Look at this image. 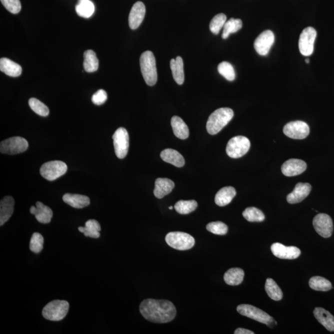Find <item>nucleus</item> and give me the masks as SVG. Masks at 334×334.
Returning <instances> with one entry per match:
<instances>
[{
  "label": "nucleus",
  "mask_w": 334,
  "mask_h": 334,
  "mask_svg": "<svg viewBox=\"0 0 334 334\" xmlns=\"http://www.w3.org/2000/svg\"><path fill=\"white\" fill-rule=\"evenodd\" d=\"M140 310L146 320L156 323L170 322L176 315V306L168 300H144L140 304Z\"/></svg>",
  "instance_id": "f257e3e1"
},
{
  "label": "nucleus",
  "mask_w": 334,
  "mask_h": 334,
  "mask_svg": "<svg viewBox=\"0 0 334 334\" xmlns=\"http://www.w3.org/2000/svg\"><path fill=\"white\" fill-rule=\"evenodd\" d=\"M234 116V111L230 108L216 110L208 120L206 128L211 135L218 134L231 121Z\"/></svg>",
  "instance_id": "f03ea898"
},
{
  "label": "nucleus",
  "mask_w": 334,
  "mask_h": 334,
  "mask_svg": "<svg viewBox=\"0 0 334 334\" xmlns=\"http://www.w3.org/2000/svg\"><path fill=\"white\" fill-rule=\"evenodd\" d=\"M140 66L144 80L148 85L154 86L158 82L156 61L152 52L146 51L140 57Z\"/></svg>",
  "instance_id": "7ed1b4c3"
},
{
  "label": "nucleus",
  "mask_w": 334,
  "mask_h": 334,
  "mask_svg": "<svg viewBox=\"0 0 334 334\" xmlns=\"http://www.w3.org/2000/svg\"><path fill=\"white\" fill-rule=\"evenodd\" d=\"M69 309L68 302L64 300H54L44 308L42 315L46 320L60 322L66 317Z\"/></svg>",
  "instance_id": "20e7f679"
},
{
  "label": "nucleus",
  "mask_w": 334,
  "mask_h": 334,
  "mask_svg": "<svg viewBox=\"0 0 334 334\" xmlns=\"http://www.w3.org/2000/svg\"><path fill=\"white\" fill-rule=\"evenodd\" d=\"M166 241L168 246L180 250L192 249L195 244V240L192 236L180 232H170L166 234Z\"/></svg>",
  "instance_id": "39448f33"
},
{
  "label": "nucleus",
  "mask_w": 334,
  "mask_h": 334,
  "mask_svg": "<svg viewBox=\"0 0 334 334\" xmlns=\"http://www.w3.org/2000/svg\"><path fill=\"white\" fill-rule=\"evenodd\" d=\"M250 146V140L246 137L238 136L232 138L227 144L226 152L230 158H238L248 152Z\"/></svg>",
  "instance_id": "423d86ee"
},
{
  "label": "nucleus",
  "mask_w": 334,
  "mask_h": 334,
  "mask_svg": "<svg viewBox=\"0 0 334 334\" xmlns=\"http://www.w3.org/2000/svg\"><path fill=\"white\" fill-rule=\"evenodd\" d=\"M236 310L240 314L268 326H272L274 322V320L268 313L252 305L240 304L237 306Z\"/></svg>",
  "instance_id": "0eeeda50"
},
{
  "label": "nucleus",
  "mask_w": 334,
  "mask_h": 334,
  "mask_svg": "<svg viewBox=\"0 0 334 334\" xmlns=\"http://www.w3.org/2000/svg\"><path fill=\"white\" fill-rule=\"evenodd\" d=\"M67 170V165L64 162L54 160L43 164L40 172L44 178L48 181H54L66 174Z\"/></svg>",
  "instance_id": "6e6552de"
},
{
  "label": "nucleus",
  "mask_w": 334,
  "mask_h": 334,
  "mask_svg": "<svg viewBox=\"0 0 334 334\" xmlns=\"http://www.w3.org/2000/svg\"><path fill=\"white\" fill-rule=\"evenodd\" d=\"M28 147L27 140L22 137L16 136L2 142L0 144V151L2 154L15 155L25 152Z\"/></svg>",
  "instance_id": "1a4fd4ad"
},
{
  "label": "nucleus",
  "mask_w": 334,
  "mask_h": 334,
  "mask_svg": "<svg viewBox=\"0 0 334 334\" xmlns=\"http://www.w3.org/2000/svg\"><path fill=\"white\" fill-rule=\"evenodd\" d=\"M316 36V30L312 27H308L302 31L300 36L298 46L300 53L302 56H312L314 52V42Z\"/></svg>",
  "instance_id": "9d476101"
},
{
  "label": "nucleus",
  "mask_w": 334,
  "mask_h": 334,
  "mask_svg": "<svg viewBox=\"0 0 334 334\" xmlns=\"http://www.w3.org/2000/svg\"><path fill=\"white\" fill-rule=\"evenodd\" d=\"M114 151L117 158H124L128 152L129 134L124 128H119L113 135Z\"/></svg>",
  "instance_id": "9b49d317"
},
{
  "label": "nucleus",
  "mask_w": 334,
  "mask_h": 334,
  "mask_svg": "<svg viewBox=\"0 0 334 334\" xmlns=\"http://www.w3.org/2000/svg\"><path fill=\"white\" fill-rule=\"evenodd\" d=\"M308 124L304 122L294 121L287 124L283 132L286 136L294 140H304L310 134Z\"/></svg>",
  "instance_id": "f8f14e48"
},
{
  "label": "nucleus",
  "mask_w": 334,
  "mask_h": 334,
  "mask_svg": "<svg viewBox=\"0 0 334 334\" xmlns=\"http://www.w3.org/2000/svg\"><path fill=\"white\" fill-rule=\"evenodd\" d=\"M312 224L316 232L323 238H328L332 236L333 222L330 216L319 214L314 216Z\"/></svg>",
  "instance_id": "ddd939ff"
},
{
  "label": "nucleus",
  "mask_w": 334,
  "mask_h": 334,
  "mask_svg": "<svg viewBox=\"0 0 334 334\" xmlns=\"http://www.w3.org/2000/svg\"><path fill=\"white\" fill-rule=\"evenodd\" d=\"M275 41V36L272 31H264L256 39L254 44V48L260 56H266L270 52Z\"/></svg>",
  "instance_id": "4468645a"
},
{
  "label": "nucleus",
  "mask_w": 334,
  "mask_h": 334,
  "mask_svg": "<svg viewBox=\"0 0 334 334\" xmlns=\"http://www.w3.org/2000/svg\"><path fill=\"white\" fill-rule=\"evenodd\" d=\"M271 250L276 258L282 260H294L301 254V250L296 246H286L279 242L271 246Z\"/></svg>",
  "instance_id": "2eb2a0df"
},
{
  "label": "nucleus",
  "mask_w": 334,
  "mask_h": 334,
  "mask_svg": "<svg viewBox=\"0 0 334 334\" xmlns=\"http://www.w3.org/2000/svg\"><path fill=\"white\" fill-rule=\"evenodd\" d=\"M306 168L307 164L304 161L292 158L284 163L281 167V170L284 176H294L304 173Z\"/></svg>",
  "instance_id": "dca6fc26"
},
{
  "label": "nucleus",
  "mask_w": 334,
  "mask_h": 334,
  "mask_svg": "<svg viewBox=\"0 0 334 334\" xmlns=\"http://www.w3.org/2000/svg\"><path fill=\"white\" fill-rule=\"evenodd\" d=\"M312 189V185L310 184L298 182L294 187V191L287 196V202L292 204L302 202L310 194Z\"/></svg>",
  "instance_id": "f3484780"
},
{
  "label": "nucleus",
  "mask_w": 334,
  "mask_h": 334,
  "mask_svg": "<svg viewBox=\"0 0 334 334\" xmlns=\"http://www.w3.org/2000/svg\"><path fill=\"white\" fill-rule=\"evenodd\" d=\"M146 14V7L142 2H138L133 5L129 15V26L132 30H136L143 22Z\"/></svg>",
  "instance_id": "a211bd4d"
},
{
  "label": "nucleus",
  "mask_w": 334,
  "mask_h": 334,
  "mask_svg": "<svg viewBox=\"0 0 334 334\" xmlns=\"http://www.w3.org/2000/svg\"><path fill=\"white\" fill-rule=\"evenodd\" d=\"M30 212L31 214L36 216V220L41 224H46L50 222L53 216V211L51 208L41 202H36V207L32 206Z\"/></svg>",
  "instance_id": "6ab92c4d"
},
{
  "label": "nucleus",
  "mask_w": 334,
  "mask_h": 334,
  "mask_svg": "<svg viewBox=\"0 0 334 334\" xmlns=\"http://www.w3.org/2000/svg\"><path fill=\"white\" fill-rule=\"evenodd\" d=\"M14 200L12 196H5L0 202V226L9 220L14 211Z\"/></svg>",
  "instance_id": "aec40b11"
},
{
  "label": "nucleus",
  "mask_w": 334,
  "mask_h": 334,
  "mask_svg": "<svg viewBox=\"0 0 334 334\" xmlns=\"http://www.w3.org/2000/svg\"><path fill=\"white\" fill-rule=\"evenodd\" d=\"M174 184L173 181L168 178H158L155 182V188L154 194L158 199H162L167 194H170L174 188Z\"/></svg>",
  "instance_id": "412c9836"
},
{
  "label": "nucleus",
  "mask_w": 334,
  "mask_h": 334,
  "mask_svg": "<svg viewBox=\"0 0 334 334\" xmlns=\"http://www.w3.org/2000/svg\"><path fill=\"white\" fill-rule=\"evenodd\" d=\"M316 319L324 327L326 330L334 332V317L328 310L322 308H316L314 310Z\"/></svg>",
  "instance_id": "4be33fe9"
},
{
  "label": "nucleus",
  "mask_w": 334,
  "mask_h": 334,
  "mask_svg": "<svg viewBox=\"0 0 334 334\" xmlns=\"http://www.w3.org/2000/svg\"><path fill=\"white\" fill-rule=\"evenodd\" d=\"M236 194V189L232 186L223 188L216 193L215 202L216 205L224 207L232 202Z\"/></svg>",
  "instance_id": "5701e85b"
},
{
  "label": "nucleus",
  "mask_w": 334,
  "mask_h": 334,
  "mask_svg": "<svg viewBox=\"0 0 334 334\" xmlns=\"http://www.w3.org/2000/svg\"><path fill=\"white\" fill-rule=\"evenodd\" d=\"M0 70L11 77L20 76L22 73V68L19 64L6 58L0 60Z\"/></svg>",
  "instance_id": "b1692460"
},
{
  "label": "nucleus",
  "mask_w": 334,
  "mask_h": 334,
  "mask_svg": "<svg viewBox=\"0 0 334 334\" xmlns=\"http://www.w3.org/2000/svg\"><path fill=\"white\" fill-rule=\"evenodd\" d=\"M160 158L166 162L171 164L176 167L184 166L185 164L184 156L178 151L172 148H166L162 151Z\"/></svg>",
  "instance_id": "393cba45"
},
{
  "label": "nucleus",
  "mask_w": 334,
  "mask_h": 334,
  "mask_svg": "<svg viewBox=\"0 0 334 334\" xmlns=\"http://www.w3.org/2000/svg\"><path fill=\"white\" fill-rule=\"evenodd\" d=\"M62 200L76 208H82L90 204V198L82 194H66L62 197Z\"/></svg>",
  "instance_id": "a878e982"
},
{
  "label": "nucleus",
  "mask_w": 334,
  "mask_h": 334,
  "mask_svg": "<svg viewBox=\"0 0 334 334\" xmlns=\"http://www.w3.org/2000/svg\"><path fill=\"white\" fill-rule=\"evenodd\" d=\"M172 129L176 138L181 140H186L189 137V128L187 125L179 116H174L171 120Z\"/></svg>",
  "instance_id": "bb28decb"
},
{
  "label": "nucleus",
  "mask_w": 334,
  "mask_h": 334,
  "mask_svg": "<svg viewBox=\"0 0 334 334\" xmlns=\"http://www.w3.org/2000/svg\"><path fill=\"white\" fill-rule=\"evenodd\" d=\"M184 65L182 57L177 56L176 59H172L170 61V68L174 80L179 85L184 82Z\"/></svg>",
  "instance_id": "cd10ccee"
},
{
  "label": "nucleus",
  "mask_w": 334,
  "mask_h": 334,
  "mask_svg": "<svg viewBox=\"0 0 334 334\" xmlns=\"http://www.w3.org/2000/svg\"><path fill=\"white\" fill-rule=\"evenodd\" d=\"M244 270L240 268H232L224 274V278L226 283L229 286H238L244 281Z\"/></svg>",
  "instance_id": "c85d7f7f"
},
{
  "label": "nucleus",
  "mask_w": 334,
  "mask_h": 334,
  "mask_svg": "<svg viewBox=\"0 0 334 334\" xmlns=\"http://www.w3.org/2000/svg\"><path fill=\"white\" fill-rule=\"evenodd\" d=\"M79 231L83 233L86 236L92 238H98L100 236L101 226L98 221L90 219L86 222L84 227L80 226Z\"/></svg>",
  "instance_id": "c756f323"
},
{
  "label": "nucleus",
  "mask_w": 334,
  "mask_h": 334,
  "mask_svg": "<svg viewBox=\"0 0 334 334\" xmlns=\"http://www.w3.org/2000/svg\"><path fill=\"white\" fill-rule=\"evenodd\" d=\"M84 68L88 72L98 71V60L96 54L92 50H88L84 54Z\"/></svg>",
  "instance_id": "7c9ffc66"
},
{
  "label": "nucleus",
  "mask_w": 334,
  "mask_h": 334,
  "mask_svg": "<svg viewBox=\"0 0 334 334\" xmlns=\"http://www.w3.org/2000/svg\"><path fill=\"white\" fill-rule=\"evenodd\" d=\"M95 11L94 4L90 0H78L76 12L80 17L88 18L92 16Z\"/></svg>",
  "instance_id": "2f4dec72"
},
{
  "label": "nucleus",
  "mask_w": 334,
  "mask_h": 334,
  "mask_svg": "<svg viewBox=\"0 0 334 334\" xmlns=\"http://www.w3.org/2000/svg\"><path fill=\"white\" fill-rule=\"evenodd\" d=\"M309 286L310 288L316 291L328 292L332 288L330 282L320 276H314L310 278Z\"/></svg>",
  "instance_id": "473e14b6"
},
{
  "label": "nucleus",
  "mask_w": 334,
  "mask_h": 334,
  "mask_svg": "<svg viewBox=\"0 0 334 334\" xmlns=\"http://www.w3.org/2000/svg\"><path fill=\"white\" fill-rule=\"evenodd\" d=\"M265 289L268 296L274 301H280L283 298V293L280 287L273 279L268 278L266 280Z\"/></svg>",
  "instance_id": "72a5a7b5"
},
{
  "label": "nucleus",
  "mask_w": 334,
  "mask_h": 334,
  "mask_svg": "<svg viewBox=\"0 0 334 334\" xmlns=\"http://www.w3.org/2000/svg\"><path fill=\"white\" fill-rule=\"evenodd\" d=\"M242 26V20L240 19L231 18L226 22L224 26L222 38L226 39L231 34L236 33L241 30Z\"/></svg>",
  "instance_id": "f704fd0d"
},
{
  "label": "nucleus",
  "mask_w": 334,
  "mask_h": 334,
  "mask_svg": "<svg viewBox=\"0 0 334 334\" xmlns=\"http://www.w3.org/2000/svg\"><path fill=\"white\" fill-rule=\"evenodd\" d=\"M197 207L198 203L194 200H181L174 205V208L176 212L180 214H188L196 210Z\"/></svg>",
  "instance_id": "c9c22d12"
},
{
  "label": "nucleus",
  "mask_w": 334,
  "mask_h": 334,
  "mask_svg": "<svg viewBox=\"0 0 334 334\" xmlns=\"http://www.w3.org/2000/svg\"><path fill=\"white\" fill-rule=\"evenodd\" d=\"M242 216L250 222H262L265 219L262 211L254 207L246 208L242 212Z\"/></svg>",
  "instance_id": "e433bc0d"
},
{
  "label": "nucleus",
  "mask_w": 334,
  "mask_h": 334,
  "mask_svg": "<svg viewBox=\"0 0 334 334\" xmlns=\"http://www.w3.org/2000/svg\"><path fill=\"white\" fill-rule=\"evenodd\" d=\"M218 72L229 82H233L236 79V72L233 66L227 62H223L218 64Z\"/></svg>",
  "instance_id": "4c0bfd02"
},
{
  "label": "nucleus",
  "mask_w": 334,
  "mask_h": 334,
  "mask_svg": "<svg viewBox=\"0 0 334 334\" xmlns=\"http://www.w3.org/2000/svg\"><path fill=\"white\" fill-rule=\"evenodd\" d=\"M226 22V16L223 13L215 16L211 20L210 28L214 34L218 35Z\"/></svg>",
  "instance_id": "58836bf2"
},
{
  "label": "nucleus",
  "mask_w": 334,
  "mask_h": 334,
  "mask_svg": "<svg viewBox=\"0 0 334 334\" xmlns=\"http://www.w3.org/2000/svg\"><path fill=\"white\" fill-rule=\"evenodd\" d=\"M28 105L36 114L42 116H46L49 114L48 106L36 98H31L28 100Z\"/></svg>",
  "instance_id": "ea45409f"
},
{
  "label": "nucleus",
  "mask_w": 334,
  "mask_h": 334,
  "mask_svg": "<svg viewBox=\"0 0 334 334\" xmlns=\"http://www.w3.org/2000/svg\"><path fill=\"white\" fill-rule=\"evenodd\" d=\"M44 239L40 234L34 233L31 237L30 248L31 252L38 254L43 250Z\"/></svg>",
  "instance_id": "a19ab883"
},
{
  "label": "nucleus",
  "mask_w": 334,
  "mask_h": 334,
  "mask_svg": "<svg viewBox=\"0 0 334 334\" xmlns=\"http://www.w3.org/2000/svg\"><path fill=\"white\" fill-rule=\"evenodd\" d=\"M208 232L218 236H224L228 232V226L222 222H213L208 224L206 226Z\"/></svg>",
  "instance_id": "79ce46f5"
},
{
  "label": "nucleus",
  "mask_w": 334,
  "mask_h": 334,
  "mask_svg": "<svg viewBox=\"0 0 334 334\" xmlns=\"http://www.w3.org/2000/svg\"><path fill=\"white\" fill-rule=\"evenodd\" d=\"M1 2L5 8L12 14H18L22 10L20 0H1Z\"/></svg>",
  "instance_id": "37998d69"
},
{
  "label": "nucleus",
  "mask_w": 334,
  "mask_h": 334,
  "mask_svg": "<svg viewBox=\"0 0 334 334\" xmlns=\"http://www.w3.org/2000/svg\"><path fill=\"white\" fill-rule=\"evenodd\" d=\"M106 100H108V94L103 90L96 91L92 96V102L96 106L102 105Z\"/></svg>",
  "instance_id": "c03bdc74"
},
{
  "label": "nucleus",
  "mask_w": 334,
  "mask_h": 334,
  "mask_svg": "<svg viewBox=\"0 0 334 334\" xmlns=\"http://www.w3.org/2000/svg\"><path fill=\"white\" fill-rule=\"evenodd\" d=\"M234 334H254V333L245 328H238L234 331Z\"/></svg>",
  "instance_id": "a18cd8bd"
},
{
  "label": "nucleus",
  "mask_w": 334,
  "mask_h": 334,
  "mask_svg": "<svg viewBox=\"0 0 334 334\" xmlns=\"http://www.w3.org/2000/svg\"><path fill=\"white\" fill-rule=\"evenodd\" d=\"M305 62H306V64H309L310 60L308 58H307L306 59V60H305Z\"/></svg>",
  "instance_id": "49530a36"
},
{
  "label": "nucleus",
  "mask_w": 334,
  "mask_h": 334,
  "mask_svg": "<svg viewBox=\"0 0 334 334\" xmlns=\"http://www.w3.org/2000/svg\"><path fill=\"white\" fill-rule=\"evenodd\" d=\"M168 208H169V210H173V207H172V206H170V207Z\"/></svg>",
  "instance_id": "de8ad7c7"
}]
</instances>
